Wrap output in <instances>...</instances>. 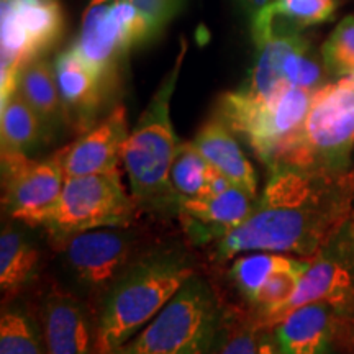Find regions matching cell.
Returning <instances> with one entry per match:
<instances>
[{
    "instance_id": "10",
    "label": "cell",
    "mask_w": 354,
    "mask_h": 354,
    "mask_svg": "<svg viewBox=\"0 0 354 354\" xmlns=\"http://www.w3.org/2000/svg\"><path fill=\"white\" fill-rule=\"evenodd\" d=\"M133 236L125 227H105L73 234L64 241V259L74 277L92 290H109L125 271Z\"/></svg>"
},
{
    "instance_id": "26",
    "label": "cell",
    "mask_w": 354,
    "mask_h": 354,
    "mask_svg": "<svg viewBox=\"0 0 354 354\" xmlns=\"http://www.w3.org/2000/svg\"><path fill=\"white\" fill-rule=\"evenodd\" d=\"M323 64L330 74L338 77L354 74V15H348L336 25V28L322 48Z\"/></svg>"
},
{
    "instance_id": "15",
    "label": "cell",
    "mask_w": 354,
    "mask_h": 354,
    "mask_svg": "<svg viewBox=\"0 0 354 354\" xmlns=\"http://www.w3.org/2000/svg\"><path fill=\"white\" fill-rule=\"evenodd\" d=\"M43 336L48 354H92L95 333L82 304L64 292L48 295L43 305Z\"/></svg>"
},
{
    "instance_id": "2",
    "label": "cell",
    "mask_w": 354,
    "mask_h": 354,
    "mask_svg": "<svg viewBox=\"0 0 354 354\" xmlns=\"http://www.w3.org/2000/svg\"><path fill=\"white\" fill-rule=\"evenodd\" d=\"M194 266L180 251H156L131 261L105 294L95 326V348L110 354L130 342L174 297Z\"/></svg>"
},
{
    "instance_id": "31",
    "label": "cell",
    "mask_w": 354,
    "mask_h": 354,
    "mask_svg": "<svg viewBox=\"0 0 354 354\" xmlns=\"http://www.w3.org/2000/svg\"><path fill=\"white\" fill-rule=\"evenodd\" d=\"M259 354H282L281 349H279V346H277L276 338H274V333H269V331L261 333Z\"/></svg>"
},
{
    "instance_id": "28",
    "label": "cell",
    "mask_w": 354,
    "mask_h": 354,
    "mask_svg": "<svg viewBox=\"0 0 354 354\" xmlns=\"http://www.w3.org/2000/svg\"><path fill=\"white\" fill-rule=\"evenodd\" d=\"M148 24L154 39L184 10L185 0H130Z\"/></svg>"
},
{
    "instance_id": "17",
    "label": "cell",
    "mask_w": 354,
    "mask_h": 354,
    "mask_svg": "<svg viewBox=\"0 0 354 354\" xmlns=\"http://www.w3.org/2000/svg\"><path fill=\"white\" fill-rule=\"evenodd\" d=\"M17 91L33 109L46 130L48 140H55L57 133L69 127L59 88H57L55 64L46 57H37L20 69L17 77Z\"/></svg>"
},
{
    "instance_id": "27",
    "label": "cell",
    "mask_w": 354,
    "mask_h": 354,
    "mask_svg": "<svg viewBox=\"0 0 354 354\" xmlns=\"http://www.w3.org/2000/svg\"><path fill=\"white\" fill-rule=\"evenodd\" d=\"M308 51L310 44L294 51L287 57L284 66V79L290 86L317 91V88L322 87L323 71L322 64L318 63L315 57H312Z\"/></svg>"
},
{
    "instance_id": "8",
    "label": "cell",
    "mask_w": 354,
    "mask_h": 354,
    "mask_svg": "<svg viewBox=\"0 0 354 354\" xmlns=\"http://www.w3.org/2000/svg\"><path fill=\"white\" fill-rule=\"evenodd\" d=\"M3 207L13 220L26 227H46L64 187L59 154L43 161L2 153Z\"/></svg>"
},
{
    "instance_id": "7",
    "label": "cell",
    "mask_w": 354,
    "mask_h": 354,
    "mask_svg": "<svg viewBox=\"0 0 354 354\" xmlns=\"http://www.w3.org/2000/svg\"><path fill=\"white\" fill-rule=\"evenodd\" d=\"M135 205L118 169L102 174L66 177L63 192L46 228L56 240L105 227H128Z\"/></svg>"
},
{
    "instance_id": "12",
    "label": "cell",
    "mask_w": 354,
    "mask_h": 354,
    "mask_svg": "<svg viewBox=\"0 0 354 354\" xmlns=\"http://www.w3.org/2000/svg\"><path fill=\"white\" fill-rule=\"evenodd\" d=\"M128 135L127 109L117 105L74 143L57 151L64 176L79 177L118 169Z\"/></svg>"
},
{
    "instance_id": "14",
    "label": "cell",
    "mask_w": 354,
    "mask_h": 354,
    "mask_svg": "<svg viewBox=\"0 0 354 354\" xmlns=\"http://www.w3.org/2000/svg\"><path fill=\"white\" fill-rule=\"evenodd\" d=\"M338 318L333 305L308 304L276 323L272 333L282 354H333Z\"/></svg>"
},
{
    "instance_id": "32",
    "label": "cell",
    "mask_w": 354,
    "mask_h": 354,
    "mask_svg": "<svg viewBox=\"0 0 354 354\" xmlns=\"http://www.w3.org/2000/svg\"><path fill=\"white\" fill-rule=\"evenodd\" d=\"M269 2H271V0H243V3H245V6L250 8L253 13L259 12L261 8H263L264 6H268Z\"/></svg>"
},
{
    "instance_id": "5",
    "label": "cell",
    "mask_w": 354,
    "mask_h": 354,
    "mask_svg": "<svg viewBox=\"0 0 354 354\" xmlns=\"http://www.w3.org/2000/svg\"><path fill=\"white\" fill-rule=\"evenodd\" d=\"M223 326L216 294L194 274L138 335L110 354H212Z\"/></svg>"
},
{
    "instance_id": "13",
    "label": "cell",
    "mask_w": 354,
    "mask_h": 354,
    "mask_svg": "<svg viewBox=\"0 0 354 354\" xmlns=\"http://www.w3.org/2000/svg\"><path fill=\"white\" fill-rule=\"evenodd\" d=\"M254 203L256 197L233 185L216 197L183 198L177 216L196 245H212L241 225L251 215Z\"/></svg>"
},
{
    "instance_id": "21",
    "label": "cell",
    "mask_w": 354,
    "mask_h": 354,
    "mask_svg": "<svg viewBox=\"0 0 354 354\" xmlns=\"http://www.w3.org/2000/svg\"><path fill=\"white\" fill-rule=\"evenodd\" d=\"M295 259L297 258H294V256L268 253V251H254V253L243 254L234 259L232 264L230 279L243 297L250 304H253L259 290L268 282V279L279 269L294 264Z\"/></svg>"
},
{
    "instance_id": "3",
    "label": "cell",
    "mask_w": 354,
    "mask_h": 354,
    "mask_svg": "<svg viewBox=\"0 0 354 354\" xmlns=\"http://www.w3.org/2000/svg\"><path fill=\"white\" fill-rule=\"evenodd\" d=\"M187 44L183 39L174 66L162 77L136 127L128 135L122 153L133 201L146 210L165 215H177L180 203L171 184V166L180 145L172 125L171 100Z\"/></svg>"
},
{
    "instance_id": "23",
    "label": "cell",
    "mask_w": 354,
    "mask_h": 354,
    "mask_svg": "<svg viewBox=\"0 0 354 354\" xmlns=\"http://www.w3.org/2000/svg\"><path fill=\"white\" fill-rule=\"evenodd\" d=\"M307 268L308 259H295L294 264L279 269L268 279L253 302L263 325H276L281 320L282 310L294 295L295 287Z\"/></svg>"
},
{
    "instance_id": "4",
    "label": "cell",
    "mask_w": 354,
    "mask_h": 354,
    "mask_svg": "<svg viewBox=\"0 0 354 354\" xmlns=\"http://www.w3.org/2000/svg\"><path fill=\"white\" fill-rule=\"evenodd\" d=\"M354 151V77L317 88L300 130L292 136L276 166L346 176ZM271 167V169H272Z\"/></svg>"
},
{
    "instance_id": "33",
    "label": "cell",
    "mask_w": 354,
    "mask_h": 354,
    "mask_svg": "<svg viewBox=\"0 0 354 354\" xmlns=\"http://www.w3.org/2000/svg\"><path fill=\"white\" fill-rule=\"evenodd\" d=\"M343 318H348L349 322H351V331H353V342H354V313L353 315H348V317H343Z\"/></svg>"
},
{
    "instance_id": "20",
    "label": "cell",
    "mask_w": 354,
    "mask_h": 354,
    "mask_svg": "<svg viewBox=\"0 0 354 354\" xmlns=\"http://www.w3.org/2000/svg\"><path fill=\"white\" fill-rule=\"evenodd\" d=\"M39 264L38 248L20 230L3 227L0 234V287L12 294L24 287Z\"/></svg>"
},
{
    "instance_id": "6",
    "label": "cell",
    "mask_w": 354,
    "mask_h": 354,
    "mask_svg": "<svg viewBox=\"0 0 354 354\" xmlns=\"http://www.w3.org/2000/svg\"><path fill=\"white\" fill-rule=\"evenodd\" d=\"M315 91L284 84L269 99H254L240 88L218 100V117L246 141L271 169L292 136L300 130L312 107Z\"/></svg>"
},
{
    "instance_id": "29",
    "label": "cell",
    "mask_w": 354,
    "mask_h": 354,
    "mask_svg": "<svg viewBox=\"0 0 354 354\" xmlns=\"http://www.w3.org/2000/svg\"><path fill=\"white\" fill-rule=\"evenodd\" d=\"M212 354H259L258 331L253 326H238L232 331L223 326Z\"/></svg>"
},
{
    "instance_id": "34",
    "label": "cell",
    "mask_w": 354,
    "mask_h": 354,
    "mask_svg": "<svg viewBox=\"0 0 354 354\" xmlns=\"http://www.w3.org/2000/svg\"><path fill=\"white\" fill-rule=\"evenodd\" d=\"M351 177H353V180H354V174H353V176H351Z\"/></svg>"
},
{
    "instance_id": "19",
    "label": "cell",
    "mask_w": 354,
    "mask_h": 354,
    "mask_svg": "<svg viewBox=\"0 0 354 354\" xmlns=\"http://www.w3.org/2000/svg\"><path fill=\"white\" fill-rule=\"evenodd\" d=\"M17 19L28 38L32 59L41 57L57 43L64 30L59 0H10Z\"/></svg>"
},
{
    "instance_id": "30",
    "label": "cell",
    "mask_w": 354,
    "mask_h": 354,
    "mask_svg": "<svg viewBox=\"0 0 354 354\" xmlns=\"http://www.w3.org/2000/svg\"><path fill=\"white\" fill-rule=\"evenodd\" d=\"M230 187H233L232 180L227 176L221 174L220 171H216L215 167H212L209 179H207L205 189H203L202 197H216L221 196L223 192H227Z\"/></svg>"
},
{
    "instance_id": "11",
    "label": "cell",
    "mask_w": 354,
    "mask_h": 354,
    "mask_svg": "<svg viewBox=\"0 0 354 354\" xmlns=\"http://www.w3.org/2000/svg\"><path fill=\"white\" fill-rule=\"evenodd\" d=\"M53 64L69 127L82 135L100 120L115 86L104 81L71 48L61 51Z\"/></svg>"
},
{
    "instance_id": "24",
    "label": "cell",
    "mask_w": 354,
    "mask_h": 354,
    "mask_svg": "<svg viewBox=\"0 0 354 354\" xmlns=\"http://www.w3.org/2000/svg\"><path fill=\"white\" fill-rule=\"evenodd\" d=\"M277 28L299 32L333 19L336 0H271L264 6Z\"/></svg>"
},
{
    "instance_id": "25",
    "label": "cell",
    "mask_w": 354,
    "mask_h": 354,
    "mask_svg": "<svg viewBox=\"0 0 354 354\" xmlns=\"http://www.w3.org/2000/svg\"><path fill=\"white\" fill-rule=\"evenodd\" d=\"M210 169L212 166L192 141L180 143L171 166V184L177 197L180 201L202 197Z\"/></svg>"
},
{
    "instance_id": "9",
    "label": "cell",
    "mask_w": 354,
    "mask_h": 354,
    "mask_svg": "<svg viewBox=\"0 0 354 354\" xmlns=\"http://www.w3.org/2000/svg\"><path fill=\"white\" fill-rule=\"evenodd\" d=\"M135 46L138 44L123 20L117 0H88L71 50L104 81L115 86L123 59Z\"/></svg>"
},
{
    "instance_id": "16",
    "label": "cell",
    "mask_w": 354,
    "mask_h": 354,
    "mask_svg": "<svg viewBox=\"0 0 354 354\" xmlns=\"http://www.w3.org/2000/svg\"><path fill=\"white\" fill-rule=\"evenodd\" d=\"M192 143L207 162L227 176L233 185L245 190L250 196H258V176L254 167L243 153L240 143L234 138V133L218 115L198 130Z\"/></svg>"
},
{
    "instance_id": "1",
    "label": "cell",
    "mask_w": 354,
    "mask_h": 354,
    "mask_svg": "<svg viewBox=\"0 0 354 354\" xmlns=\"http://www.w3.org/2000/svg\"><path fill=\"white\" fill-rule=\"evenodd\" d=\"M251 215L215 243L214 256L268 251L313 258L349 221L353 177L292 166L272 167Z\"/></svg>"
},
{
    "instance_id": "22",
    "label": "cell",
    "mask_w": 354,
    "mask_h": 354,
    "mask_svg": "<svg viewBox=\"0 0 354 354\" xmlns=\"http://www.w3.org/2000/svg\"><path fill=\"white\" fill-rule=\"evenodd\" d=\"M0 354H48L43 331L25 308H3L0 317Z\"/></svg>"
},
{
    "instance_id": "18",
    "label": "cell",
    "mask_w": 354,
    "mask_h": 354,
    "mask_svg": "<svg viewBox=\"0 0 354 354\" xmlns=\"http://www.w3.org/2000/svg\"><path fill=\"white\" fill-rule=\"evenodd\" d=\"M0 104H2L0 107L2 153L30 156L39 149V146L50 141L41 120L19 91L12 92Z\"/></svg>"
}]
</instances>
